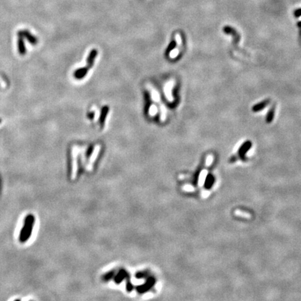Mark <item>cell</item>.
<instances>
[{"instance_id": "cell-3", "label": "cell", "mask_w": 301, "mask_h": 301, "mask_svg": "<svg viewBox=\"0 0 301 301\" xmlns=\"http://www.w3.org/2000/svg\"><path fill=\"white\" fill-rule=\"evenodd\" d=\"M18 33L19 34L22 35L24 38H25V39H27L31 44L36 45L38 43V40L34 36H33L32 33L27 30L20 31V32H18Z\"/></svg>"}, {"instance_id": "cell-7", "label": "cell", "mask_w": 301, "mask_h": 301, "mask_svg": "<svg viewBox=\"0 0 301 301\" xmlns=\"http://www.w3.org/2000/svg\"><path fill=\"white\" fill-rule=\"evenodd\" d=\"M275 116V108L274 107H272L271 109H269L268 112L267 113V115L266 117V123H270L273 121Z\"/></svg>"}, {"instance_id": "cell-10", "label": "cell", "mask_w": 301, "mask_h": 301, "mask_svg": "<svg viewBox=\"0 0 301 301\" xmlns=\"http://www.w3.org/2000/svg\"><path fill=\"white\" fill-rule=\"evenodd\" d=\"M294 16L296 18H299L301 16V9H298L294 11Z\"/></svg>"}, {"instance_id": "cell-6", "label": "cell", "mask_w": 301, "mask_h": 301, "mask_svg": "<svg viewBox=\"0 0 301 301\" xmlns=\"http://www.w3.org/2000/svg\"><path fill=\"white\" fill-rule=\"evenodd\" d=\"M215 183V177L211 174H209L206 176L204 182V188L207 190L211 189Z\"/></svg>"}, {"instance_id": "cell-11", "label": "cell", "mask_w": 301, "mask_h": 301, "mask_svg": "<svg viewBox=\"0 0 301 301\" xmlns=\"http://www.w3.org/2000/svg\"><path fill=\"white\" fill-rule=\"evenodd\" d=\"M298 26L299 27H301V22H298Z\"/></svg>"}, {"instance_id": "cell-8", "label": "cell", "mask_w": 301, "mask_h": 301, "mask_svg": "<svg viewBox=\"0 0 301 301\" xmlns=\"http://www.w3.org/2000/svg\"><path fill=\"white\" fill-rule=\"evenodd\" d=\"M223 31L224 32V33H227V34H231V35L234 36H236V30L234 29L231 27H228V26H227V27H224Z\"/></svg>"}, {"instance_id": "cell-5", "label": "cell", "mask_w": 301, "mask_h": 301, "mask_svg": "<svg viewBox=\"0 0 301 301\" xmlns=\"http://www.w3.org/2000/svg\"><path fill=\"white\" fill-rule=\"evenodd\" d=\"M18 52L21 55H24L26 53V47L25 45V42H24V37L22 35L18 33Z\"/></svg>"}, {"instance_id": "cell-12", "label": "cell", "mask_w": 301, "mask_h": 301, "mask_svg": "<svg viewBox=\"0 0 301 301\" xmlns=\"http://www.w3.org/2000/svg\"><path fill=\"white\" fill-rule=\"evenodd\" d=\"M1 121H2V120H1V119H0V123H1Z\"/></svg>"}, {"instance_id": "cell-4", "label": "cell", "mask_w": 301, "mask_h": 301, "mask_svg": "<svg viewBox=\"0 0 301 301\" xmlns=\"http://www.w3.org/2000/svg\"><path fill=\"white\" fill-rule=\"evenodd\" d=\"M269 102H270L269 99L264 100L261 102H258V103L255 104L254 106L252 107V110L254 112H258L261 111V110H262V109H264L265 107H266L269 104Z\"/></svg>"}, {"instance_id": "cell-1", "label": "cell", "mask_w": 301, "mask_h": 301, "mask_svg": "<svg viewBox=\"0 0 301 301\" xmlns=\"http://www.w3.org/2000/svg\"><path fill=\"white\" fill-rule=\"evenodd\" d=\"M33 224H34V217L32 215L27 217L25 220V224L21 230L20 235V240L21 243H25L29 239V238L31 236V234L32 232V228Z\"/></svg>"}, {"instance_id": "cell-2", "label": "cell", "mask_w": 301, "mask_h": 301, "mask_svg": "<svg viewBox=\"0 0 301 301\" xmlns=\"http://www.w3.org/2000/svg\"><path fill=\"white\" fill-rule=\"evenodd\" d=\"M252 146V142H251L250 141H249V140H247V141H246V142H243L242 145L240 146L239 149H238V155L241 160L244 161V160L245 159V155L248 152V150L251 149Z\"/></svg>"}, {"instance_id": "cell-9", "label": "cell", "mask_w": 301, "mask_h": 301, "mask_svg": "<svg viewBox=\"0 0 301 301\" xmlns=\"http://www.w3.org/2000/svg\"><path fill=\"white\" fill-rule=\"evenodd\" d=\"M149 114L150 116H155L157 113V107L156 106H151L149 108Z\"/></svg>"}]
</instances>
